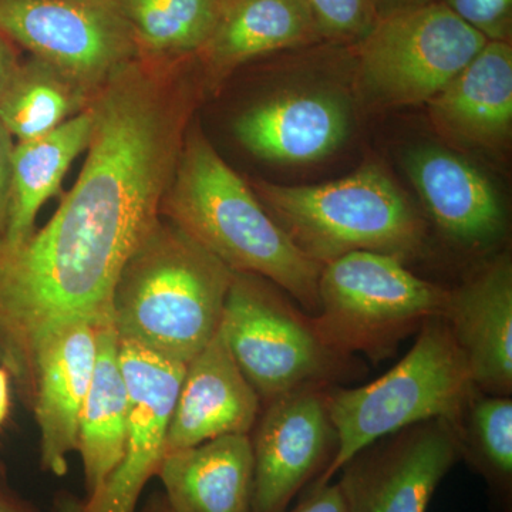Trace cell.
<instances>
[{
	"label": "cell",
	"instance_id": "44dd1931",
	"mask_svg": "<svg viewBox=\"0 0 512 512\" xmlns=\"http://www.w3.org/2000/svg\"><path fill=\"white\" fill-rule=\"evenodd\" d=\"M128 393L120 340L111 313L97 322V359L77 431L86 497H92L119 466L126 446Z\"/></svg>",
	"mask_w": 512,
	"mask_h": 512
},
{
	"label": "cell",
	"instance_id": "83f0119b",
	"mask_svg": "<svg viewBox=\"0 0 512 512\" xmlns=\"http://www.w3.org/2000/svg\"><path fill=\"white\" fill-rule=\"evenodd\" d=\"M13 151L15 141L0 121V237L8 227L10 194H12Z\"/></svg>",
	"mask_w": 512,
	"mask_h": 512
},
{
	"label": "cell",
	"instance_id": "f546056e",
	"mask_svg": "<svg viewBox=\"0 0 512 512\" xmlns=\"http://www.w3.org/2000/svg\"><path fill=\"white\" fill-rule=\"evenodd\" d=\"M0 512H43L13 487L2 461H0Z\"/></svg>",
	"mask_w": 512,
	"mask_h": 512
},
{
	"label": "cell",
	"instance_id": "836d02e7",
	"mask_svg": "<svg viewBox=\"0 0 512 512\" xmlns=\"http://www.w3.org/2000/svg\"><path fill=\"white\" fill-rule=\"evenodd\" d=\"M417 3H419V0H397V5L394 6V8H402V6L407 5H417Z\"/></svg>",
	"mask_w": 512,
	"mask_h": 512
},
{
	"label": "cell",
	"instance_id": "1f68e13d",
	"mask_svg": "<svg viewBox=\"0 0 512 512\" xmlns=\"http://www.w3.org/2000/svg\"><path fill=\"white\" fill-rule=\"evenodd\" d=\"M10 412V375L0 366V427L8 420Z\"/></svg>",
	"mask_w": 512,
	"mask_h": 512
},
{
	"label": "cell",
	"instance_id": "5b68a950",
	"mask_svg": "<svg viewBox=\"0 0 512 512\" xmlns=\"http://www.w3.org/2000/svg\"><path fill=\"white\" fill-rule=\"evenodd\" d=\"M477 392L466 359L446 320L421 326L406 356L379 379L360 387H328L336 451L315 485H325L356 454L384 437L430 420L457 429Z\"/></svg>",
	"mask_w": 512,
	"mask_h": 512
},
{
	"label": "cell",
	"instance_id": "f1b7e54d",
	"mask_svg": "<svg viewBox=\"0 0 512 512\" xmlns=\"http://www.w3.org/2000/svg\"><path fill=\"white\" fill-rule=\"evenodd\" d=\"M286 512H345L338 483L313 485L301 503Z\"/></svg>",
	"mask_w": 512,
	"mask_h": 512
},
{
	"label": "cell",
	"instance_id": "9c48e42d",
	"mask_svg": "<svg viewBox=\"0 0 512 512\" xmlns=\"http://www.w3.org/2000/svg\"><path fill=\"white\" fill-rule=\"evenodd\" d=\"M0 30L92 97L141 56L116 0H0Z\"/></svg>",
	"mask_w": 512,
	"mask_h": 512
},
{
	"label": "cell",
	"instance_id": "2e32d148",
	"mask_svg": "<svg viewBox=\"0 0 512 512\" xmlns=\"http://www.w3.org/2000/svg\"><path fill=\"white\" fill-rule=\"evenodd\" d=\"M352 110L342 94L298 89L275 94L235 120L241 146L278 164H308L335 153L349 136Z\"/></svg>",
	"mask_w": 512,
	"mask_h": 512
},
{
	"label": "cell",
	"instance_id": "30bf717a",
	"mask_svg": "<svg viewBox=\"0 0 512 512\" xmlns=\"http://www.w3.org/2000/svg\"><path fill=\"white\" fill-rule=\"evenodd\" d=\"M128 393L123 458L103 487L83 501H67L62 512H137L148 481L167 454L168 431L185 365L120 342Z\"/></svg>",
	"mask_w": 512,
	"mask_h": 512
},
{
	"label": "cell",
	"instance_id": "5bb4252c",
	"mask_svg": "<svg viewBox=\"0 0 512 512\" xmlns=\"http://www.w3.org/2000/svg\"><path fill=\"white\" fill-rule=\"evenodd\" d=\"M404 168L447 239L480 252L500 244L507 232V212L493 181L480 168L437 146L413 148Z\"/></svg>",
	"mask_w": 512,
	"mask_h": 512
},
{
	"label": "cell",
	"instance_id": "4316f807",
	"mask_svg": "<svg viewBox=\"0 0 512 512\" xmlns=\"http://www.w3.org/2000/svg\"><path fill=\"white\" fill-rule=\"evenodd\" d=\"M444 3L488 40L510 42L512 0H444Z\"/></svg>",
	"mask_w": 512,
	"mask_h": 512
},
{
	"label": "cell",
	"instance_id": "277c9868",
	"mask_svg": "<svg viewBox=\"0 0 512 512\" xmlns=\"http://www.w3.org/2000/svg\"><path fill=\"white\" fill-rule=\"evenodd\" d=\"M249 185L293 244L322 266L357 251L407 262L426 247V222L380 165L323 184Z\"/></svg>",
	"mask_w": 512,
	"mask_h": 512
},
{
	"label": "cell",
	"instance_id": "ac0fdd59",
	"mask_svg": "<svg viewBox=\"0 0 512 512\" xmlns=\"http://www.w3.org/2000/svg\"><path fill=\"white\" fill-rule=\"evenodd\" d=\"M431 124L458 146L500 153L512 134V47L488 40L460 73L429 101Z\"/></svg>",
	"mask_w": 512,
	"mask_h": 512
},
{
	"label": "cell",
	"instance_id": "6da1fadb",
	"mask_svg": "<svg viewBox=\"0 0 512 512\" xmlns=\"http://www.w3.org/2000/svg\"><path fill=\"white\" fill-rule=\"evenodd\" d=\"M208 96L197 56H140L110 77L89 109L79 178L52 220L19 245L0 238V366L25 403L39 340L110 312L131 254L160 218L185 133Z\"/></svg>",
	"mask_w": 512,
	"mask_h": 512
},
{
	"label": "cell",
	"instance_id": "4fadbf2b",
	"mask_svg": "<svg viewBox=\"0 0 512 512\" xmlns=\"http://www.w3.org/2000/svg\"><path fill=\"white\" fill-rule=\"evenodd\" d=\"M100 318L57 326L33 352L28 406L39 429L40 466L56 477L66 476L70 454L77 451L80 412L96 366Z\"/></svg>",
	"mask_w": 512,
	"mask_h": 512
},
{
	"label": "cell",
	"instance_id": "7402d4cb",
	"mask_svg": "<svg viewBox=\"0 0 512 512\" xmlns=\"http://www.w3.org/2000/svg\"><path fill=\"white\" fill-rule=\"evenodd\" d=\"M92 133V111L87 109L45 136L15 144L8 227L0 237L3 242L19 245L35 234L40 208L59 194L64 175L87 150Z\"/></svg>",
	"mask_w": 512,
	"mask_h": 512
},
{
	"label": "cell",
	"instance_id": "e0dca14e",
	"mask_svg": "<svg viewBox=\"0 0 512 512\" xmlns=\"http://www.w3.org/2000/svg\"><path fill=\"white\" fill-rule=\"evenodd\" d=\"M262 400L239 369L221 330L185 366L175 402L167 453L198 444L251 434Z\"/></svg>",
	"mask_w": 512,
	"mask_h": 512
},
{
	"label": "cell",
	"instance_id": "484cf974",
	"mask_svg": "<svg viewBox=\"0 0 512 512\" xmlns=\"http://www.w3.org/2000/svg\"><path fill=\"white\" fill-rule=\"evenodd\" d=\"M322 40L359 42L375 25L377 0H306Z\"/></svg>",
	"mask_w": 512,
	"mask_h": 512
},
{
	"label": "cell",
	"instance_id": "cb8c5ba5",
	"mask_svg": "<svg viewBox=\"0 0 512 512\" xmlns=\"http://www.w3.org/2000/svg\"><path fill=\"white\" fill-rule=\"evenodd\" d=\"M141 56L180 59L207 45L225 0H116Z\"/></svg>",
	"mask_w": 512,
	"mask_h": 512
},
{
	"label": "cell",
	"instance_id": "9a60e30c",
	"mask_svg": "<svg viewBox=\"0 0 512 512\" xmlns=\"http://www.w3.org/2000/svg\"><path fill=\"white\" fill-rule=\"evenodd\" d=\"M466 359L477 390L495 396L512 393V261L495 256L448 289L441 316Z\"/></svg>",
	"mask_w": 512,
	"mask_h": 512
},
{
	"label": "cell",
	"instance_id": "d4e9b609",
	"mask_svg": "<svg viewBox=\"0 0 512 512\" xmlns=\"http://www.w3.org/2000/svg\"><path fill=\"white\" fill-rule=\"evenodd\" d=\"M460 458L487 483L497 503L512 500V400L477 390L456 429Z\"/></svg>",
	"mask_w": 512,
	"mask_h": 512
},
{
	"label": "cell",
	"instance_id": "d6a6232c",
	"mask_svg": "<svg viewBox=\"0 0 512 512\" xmlns=\"http://www.w3.org/2000/svg\"><path fill=\"white\" fill-rule=\"evenodd\" d=\"M137 512H173L170 505L165 501L163 493L154 494L153 497L148 498L147 503L143 508H138Z\"/></svg>",
	"mask_w": 512,
	"mask_h": 512
},
{
	"label": "cell",
	"instance_id": "8992f818",
	"mask_svg": "<svg viewBox=\"0 0 512 512\" xmlns=\"http://www.w3.org/2000/svg\"><path fill=\"white\" fill-rule=\"evenodd\" d=\"M318 298L312 319L330 348L377 363L443 316L448 289L414 274L399 256L357 251L322 266Z\"/></svg>",
	"mask_w": 512,
	"mask_h": 512
},
{
	"label": "cell",
	"instance_id": "603a6c76",
	"mask_svg": "<svg viewBox=\"0 0 512 512\" xmlns=\"http://www.w3.org/2000/svg\"><path fill=\"white\" fill-rule=\"evenodd\" d=\"M93 99L52 64L32 56L20 63L0 100V121L18 141L32 140L89 109Z\"/></svg>",
	"mask_w": 512,
	"mask_h": 512
},
{
	"label": "cell",
	"instance_id": "52a82bcc",
	"mask_svg": "<svg viewBox=\"0 0 512 512\" xmlns=\"http://www.w3.org/2000/svg\"><path fill=\"white\" fill-rule=\"evenodd\" d=\"M258 275L234 272L220 330L262 406L312 386H333L359 369L353 356L330 348L312 315Z\"/></svg>",
	"mask_w": 512,
	"mask_h": 512
},
{
	"label": "cell",
	"instance_id": "4dcf8cb0",
	"mask_svg": "<svg viewBox=\"0 0 512 512\" xmlns=\"http://www.w3.org/2000/svg\"><path fill=\"white\" fill-rule=\"evenodd\" d=\"M20 66L15 43L0 30V100Z\"/></svg>",
	"mask_w": 512,
	"mask_h": 512
},
{
	"label": "cell",
	"instance_id": "7a4b0ae2",
	"mask_svg": "<svg viewBox=\"0 0 512 512\" xmlns=\"http://www.w3.org/2000/svg\"><path fill=\"white\" fill-rule=\"evenodd\" d=\"M160 217L232 272L258 275L316 315L322 265L296 247L251 185L225 163L195 117L185 133Z\"/></svg>",
	"mask_w": 512,
	"mask_h": 512
},
{
	"label": "cell",
	"instance_id": "3957f363",
	"mask_svg": "<svg viewBox=\"0 0 512 512\" xmlns=\"http://www.w3.org/2000/svg\"><path fill=\"white\" fill-rule=\"evenodd\" d=\"M234 272L158 218L124 265L110 313L120 342L187 366L220 330Z\"/></svg>",
	"mask_w": 512,
	"mask_h": 512
},
{
	"label": "cell",
	"instance_id": "d6986e66",
	"mask_svg": "<svg viewBox=\"0 0 512 512\" xmlns=\"http://www.w3.org/2000/svg\"><path fill=\"white\" fill-rule=\"evenodd\" d=\"M322 40L306 0H225L207 45L197 55L208 94L255 57Z\"/></svg>",
	"mask_w": 512,
	"mask_h": 512
},
{
	"label": "cell",
	"instance_id": "ba28073f",
	"mask_svg": "<svg viewBox=\"0 0 512 512\" xmlns=\"http://www.w3.org/2000/svg\"><path fill=\"white\" fill-rule=\"evenodd\" d=\"M487 42L444 2L390 9L357 43L360 84L379 106L429 103Z\"/></svg>",
	"mask_w": 512,
	"mask_h": 512
},
{
	"label": "cell",
	"instance_id": "7c38bea8",
	"mask_svg": "<svg viewBox=\"0 0 512 512\" xmlns=\"http://www.w3.org/2000/svg\"><path fill=\"white\" fill-rule=\"evenodd\" d=\"M328 387H305L264 404L251 436L252 512L288 511L299 491L329 466L336 431L326 400Z\"/></svg>",
	"mask_w": 512,
	"mask_h": 512
},
{
	"label": "cell",
	"instance_id": "8fae6325",
	"mask_svg": "<svg viewBox=\"0 0 512 512\" xmlns=\"http://www.w3.org/2000/svg\"><path fill=\"white\" fill-rule=\"evenodd\" d=\"M458 460L456 430L444 420L384 437L339 471L345 512H427Z\"/></svg>",
	"mask_w": 512,
	"mask_h": 512
},
{
	"label": "cell",
	"instance_id": "ffe728a7",
	"mask_svg": "<svg viewBox=\"0 0 512 512\" xmlns=\"http://www.w3.org/2000/svg\"><path fill=\"white\" fill-rule=\"evenodd\" d=\"M156 477L173 512H252L251 434L218 437L171 451Z\"/></svg>",
	"mask_w": 512,
	"mask_h": 512
}]
</instances>
